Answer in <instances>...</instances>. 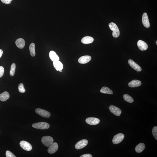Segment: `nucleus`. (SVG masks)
I'll list each match as a JSON object with an SVG mask.
<instances>
[{
    "label": "nucleus",
    "instance_id": "9d476101",
    "mask_svg": "<svg viewBox=\"0 0 157 157\" xmlns=\"http://www.w3.org/2000/svg\"><path fill=\"white\" fill-rule=\"evenodd\" d=\"M100 121L98 118L94 117H89L86 118V122L91 125H96L100 123Z\"/></svg>",
    "mask_w": 157,
    "mask_h": 157
},
{
    "label": "nucleus",
    "instance_id": "1a4fd4ad",
    "mask_svg": "<svg viewBox=\"0 0 157 157\" xmlns=\"http://www.w3.org/2000/svg\"><path fill=\"white\" fill-rule=\"evenodd\" d=\"M58 149V145L57 143L56 142L53 143L49 146L48 149V153L50 154L54 153Z\"/></svg>",
    "mask_w": 157,
    "mask_h": 157
},
{
    "label": "nucleus",
    "instance_id": "72a5a7b5",
    "mask_svg": "<svg viewBox=\"0 0 157 157\" xmlns=\"http://www.w3.org/2000/svg\"><path fill=\"white\" fill-rule=\"evenodd\" d=\"M156 45H157V41H156Z\"/></svg>",
    "mask_w": 157,
    "mask_h": 157
},
{
    "label": "nucleus",
    "instance_id": "bb28decb",
    "mask_svg": "<svg viewBox=\"0 0 157 157\" xmlns=\"http://www.w3.org/2000/svg\"><path fill=\"white\" fill-rule=\"evenodd\" d=\"M152 133L153 135L155 138L157 140V127L155 126L153 128L152 130Z\"/></svg>",
    "mask_w": 157,
    "mask_h": 157
},
{
    "label": "nucleus",
    "instance_id": "7c9ffc66",
    "mask_svg": "<svg viewBox=\"0 0 157 157\" xmlns=\"http://www.w3.org/2000/svg\"><path fill=\"white\" fill-rule=\"evenodd\" d=\"M80 157H92V155L90 154H85L81 156Z\"/></svg>",
    "mask_w": 157,
    "mask_h": 157
},
{
    "label": "nucleus",
    "instance_id": "b1692460",
    "mask_svg": "<svg viewBox=\"0 0 157 157\" xmlns=\"http://www.w3.org/2000/svg\"><path fill=\"white\" fill-rule=\"evenodd\" d=\"M124 100L125 101L129 103H132L133 102V99L131 96L127 94H125L123 96Z\"/></svg>",
    "mask_w": 157,
    "mask_h": 157
},
{
    "label": "nucleus",
    "instance_id": "a878e982",
    "mask_svg": "<svg viewBox=\"0 0 157 157\" xmlns=\"http://www.w3.org/2000/svg\"><path fill=\"white\" fill-rule=\"evenodd\" d=\"M19 91L21 93H24L25 91L24 85L22 83L19 84L18 86Z\"/></svg>",
    "mask_w": 157,
    "mask_h": 157
},
{
    "label": "nucleus",
    "instance_id": "aec40b11",
    "mask_svg": "<svg viewBox=\"0 0 157 157\" xmlns=\"http://www.w3.org/2000/svg\"><path fill=\"white\" fill-rule=\"evenodd\" d=\"M145 147V144L144 143H140L136 146L135 150L136 152L138 153H140L144 151Z\"/></svg>",
    "mask_w": 157,
    "mask_h": 157
},
{
    "label": "nucleus",
    "instance_id": "c85d7f7f",
    "mask_svg": "<svg viewBox=\"0 0 157 157\" xmlns=\"http://www.w3.org/2000/svg\"><path fill=\"white\" fill-rule=\"evenodd\" d=\"M4 73V68L2 66H0V78L3 76Z\"/></svg>",
    "mask_w": 157,
    "mask_h": 157
},
{
    "label": "nucleus",
    "instance_id": "4be33fe9",
    "mask_svg": "<svg viewBox=\"0 0 157 157\" xmlns=\"http://www.w3.org/2000/svg\"><path fill=\"white\" fill-rule=\"evenodd\" d=\"M100 92L101 93L107 94H113V92L112 90L110 89L109 88L105 86L103 87L102 88L101 90H100Z\"/></svg>",
    "mask_w": 157,
    "mask_h": 157
},
{
    "label": "nucleus",
    "instance_id": "ddd939ff",
    "mask_svg": "<svg viewBox=\"0 0 157 157\" xmlns=\"http://www.w3.org/2000/svg\"><path fill=\"white\" fill-rule=\"evenodd\" d=\"M142 22L145 27L146 28H149L150 27V23L149 20L147 13H144L143 14L142 18Z\"/></svg>",
    "mask_w": 157,
    "mask_h": 157
},
{
    "label": "nucleus",
    "instance_id": "20e7f679",
    "mask_svg": "<svg viewBox=\"0 0 157 157\" xmlns=\"http://www.w3.org/2000/svg\"><path fill=\"white\" fill-rule=\"evenodd\" d=\"M35 111L37 114L43 117L48 118L50 116V112L42 109L37 108L35 110Z\"/></svg>",
    "mask_w": 157,
    "mask_h": 157
},
{
    "label": "nucleus",
    "instance_id": "393cba45",
    "mask_svg": "<svg viewBox=\"0 0 157 157\" xmlns=\"http://www.w3.org/2000/svg\"><path fill=\"white\" fill-rule=\"evenodd\" d=\"M16 68V64L15 63H13L12 65L11 66V70L10 71V75L12 77L14 75Z\"/></svg>",
    "mask_w": 157,
    "mask_h": 157
},
{
    "label": "nucleus",
    "instance_id": "f3484780",
    "mask_svg": "<svg viewBox=\"0 0 157 157\" xmlns=\"http://www.w3.org/2000/svg\"><path fill=\"white\" fill-rule=\"evenodd\" d=\"M49 57L52 61L53 62L58 61L60 58L55 52L53 51H51L49 52Z\"/></svg>",
    "mask_w": 157,
    "mask_h": 157
},
{
    "label": "nucleus",
    "instance_id": "f704fd0d",
    "mask_svg": "<svg viewBox=\"0 0 157 157\" xmlns=\"http://www.w3.org/2000/svg\"><path fill=\"white\" fill-rule=\"evenodd\" d=\"M138 72H138V71H137V72H138Z\"/></svg>",
    "mask_w": 157,
    "mask_h": 157
},
{
    "label": "nucleus",
    "instance_id": "c756f323",
    "mask_svg": "<svg viewBox=\"0 0 157 157\" xmlns=\"http://www.w3.org/2000/svg\"><path fill=\"white\" fill-rule=\"evenodd\" d=\"M3 3L6 4H9L11 3V2L13 0H1Z\"/></svg>",
    "mask_w": 157,
    "mask_h": 157
},
{
    "label": "nucleus",
    "instance_id": "f257e3e1",
    "mask_svg": "<svg viewBox=\"0 0 157 157\" xmlns=\"http://www.w3.org/2000/svg\"><path fill=\"white\" fill-rule=\"evenodd\" d=\"M109 26L110 29L113 31V36L115 38L118 37L120 35V32L117 25L115 23L111 22L109 24Z\"/></svg>",
    "mask_w": 157,
    "mask_h": 157
},
{
    "label": "nucleus",
    "instance_id": "423d86ee",
    "mask_svg": "<svg viewBox=\"0 0 157 157\" xmlns=\"http://www.w3.org/2000/svg\"><path fill=\"white\" fill-rule=\"evenodd\" d=\"M20 145L23 149L26 151H29L32 149V146L31 144L24 140L21 141L20 143Z\"/></svg>",
    "mask_w": 157,
    "mask_h": 157
},
{
    "label": "nucleus",
    "instance_id": "2eb2a0df",
    "mask_svg": "<svg viewBox=\"0 0 157 157\" xmlns=\"http://www.w3.org/2000/svg\"><path fill=\"white\" fill-rule=\"evenodd\" d=\"M141 85V81L138 80H133L131 81L128 84V86L129 87L135 88L140 86Z\"/></svg>",
    "mask_w": 157,
    "mask_h": 157
},
{
    "label": "nucleus",
    "instance_id": "a211bd4d",
    "mask_svg": "<svg viewBox=\"0 0 157 157\" xmlns=\"http://www.w3.org/2000/svg\"><path fill=\"white\" fill-rule=\"evenodd\" d=\"M53 66L57 71H60L63 68V66L61 62L58 61L53 62Z\"/></svg>",
    "mask_w": 157,
    "mask_h": 157
},
{
    "label": "nucleus",
    "instance_id": "6e6552de",
    "mask_svg": "<svg viewBox=\"0 0 157 157\" xmlns=\"http://www.w3.org/2000/svg\"><path fill=\"white\" fill-rule=\"evenodd\" d=\"M88 140L86 139H82L80 140L75 144V147L76 149L79 150L84 148L87 145Z\"/></svg>",
    "mask_w": 157,
    "mask_h": 157
},
{
    "label": "nucleus",
    "instance_id": "2f4dec72",
    "mask_svg": "<svg viewBox=\"0 0 157 157\" xmlns=\"http://www.w3.org/2000/svg\"><path fill=\"white\" fill-rule=\"evenodd\" d=\"M3 54V51L2 49H0V58L2 56Z\"/></svg>",
    "mask_w": 157,
    "mask_h": 157
},
{
    "label": "nucleus",
    "instance_id": "dca6fc26",
    "mask_svg": "<svg viewBox=\"0 0 157 157\" xmlns=\"http://www.w3.org/2000/svg\"><path fill=\"white\" fill-rule=\"evenodd\" d=\"M16 46L19 48L22 49L24 48L25 45V42L23 38H19L16 40Z\"/></svg>",
    "mask_w": 157,
    "mask_h": 157
},
{
    "label": "nucleus",
    "instance_id": "cd10ccee",
    "mask_svg": "<svg viewBox=\"0 0 157 157\" xmlns=\"http://www.w3.org/2000/svg\"><path fill=\"white\" fill-rule=\"evenodd\" d=\"M6 157H16L11 152V151H7L6 152Z\"/></svg>",
    "mask_w": 157,
    "mask_h": 157
},
{
    "label": "nucleus",
    "instance_id": "7ed1b4c3",
    "mask_svg": "<svg viewBox=\"0 0 157 157\" xmlns=\"http://www.w3.org/2000/svg\"><path fill=\"white\" fill-rule=\"evenodd\" d=\"M41 141L45 146L48 147L53 143L54 140L50 136H45L42 137Z\"/></svg>",
    "mask_w": 157,
    "mask_h": 157
},
{
    "label": "nucleus",
    "instance_id": "473e14b6",
    "mask_svg": "<svg viewBox=\"0 0 157 157\" xmlns=\"http://www.w3.org/2000/svg\"><path fill=\"white\" fill-rule=\"evenodd\" d=\"M60 72H62V70H60Z\"/></svg>",
    "mask_w": 157,
    "mask_h": 157
},
{
    "label": "nucleus",
    "instance_id": "6ab92c4d",
    "mask_svg": "<svg viewBox=\"0 0 157 157\" xmlns=\"http://www.w3.org/2000/svg\"><path fill=\"white\" fill-rule=\"evenodd\" d=\"M94 41V39L91 37L86 36L83 38L81 40V42L83 43L89 44L92 43Z\"/></svg>",
    "mask_w": 157,
    "mask_h": 157
},
{
    "label": "nucleus",
    "instance_id": "9b49d317",
    "mask_svg": "<svg viewBox=\"0 0 157 157\" xmlns=\"http://www.w3.org/2000/svg\"><path fill=\"white\" fill-rule=\"evenodd\" d=\"M128 63L129 65L133 69L137 71L140 72L141 71L142 69L140 66L131 59H129V60Z\"/></svg>",
    "mask_w": 157,
    "mask_h": 157
},
{
    "label": "nucleus",
    "instance_id": "4468645a",
    "mask_svg": "<svg viewBox=\"0 0 157 157\" xmlns=\"http://www.w3.org/2000/svg\"><path fill=\"white\" fill-rule=\"evenodd\" d=\"M91 59L90 56L86 55L81 56L78 59V62L80 64H86L90 61Z\"/></svg>",
    "mask_w": 157,
    "mask_h": 157
},
{
    "label": "nucleus",
    "instance_id": "f03ea898",
    "mask_svg": "<svg viewBox=\"0 0 157 157\" xmlns=\"http://www.w3.org/2000/svg\"><path fill=\"white\" fill-rule=\"evenodd\" d=\"M32 127L35 128L40 129H46L49 128L50 125L46 122H40L33 124Z\"/></svg>",
    "mask_w": 157,
    "mask_h": 157
},
{
    "label": "nucleus",
    "instance_id": "5701e85b",
    "mask_svg": "<svg viewBox=\"0 0 157 157\" xmlns=\"http://www.w3.org/2000/svg\"><path fill=\"white\" fill-rule=\"evenodd\" d=\"M35 45L34 43H32L30 44L29 47V49L30 55L32 56H35Z\"/></svg>",
    "mask_w": 157,
    "mask_h": 157
},
{
    "label": "nucleus",
    "instance_id": "412c9836",
    "mask_svg": "<svg viewBox=\"0 0 157 157\" xmlns=\"http://www.w3.org/2000/svg\"><path fill=\"white\" fill-rule=\"evenodd\" d=\"M10 97V95L8 92L5 91L0 94V99L1 101L5 102L8 100Z\"/></svg>",
    "mask_w": 157,
    "mask_h": 157
},
{
    "label": "nucleus",
    "instance_id": "0eeeda50",
    "mask_svg": "<svg viewBox=\"0 0 157 157\" xmlns=\"http://www.w3.org/2000/svg\"><path fill=\"white\" fill-rule=\"evenodd\" d=\"M109 108L111 112L116 116H120L121 114L122 111L120 109L115 106L111 105Z\"/></svg>",
    "mask_w": 157,
    "mask_h": 157
},
{
    "label": "nucleus",
    "instance_id": "f8f14e48",
    "mask_svg": "<svg viewBox=\"0 0 157 157\" xmlns=\"http://www.w3.org/2000/svg\"><path fill=\"white\" fill-rule=\"evenodd\" d=\"M137 46L140 50L144 51L146 50L148 48V45L144 41L139 40L138 41Z\"/></svg>",
    "mask_w": 157,
    "mask_h": 157
},
{
    "label": "nucleus",
    "instance_id": "39448f33",
    "mask_svg": "<svg viewBox=\"0 0 157 157\" xmlns=\"http://www.w3.org/2000/svg\"><path fill=\"white\" fill-rule=\"evenodd\" d=\"M125 136L123 133H120L115 135L114 137L112 142L114 144H117L121 143L123 140Z\"/></svg>",
    "mask_w": 157,
    "mask_h": 157
}]
</instances>
